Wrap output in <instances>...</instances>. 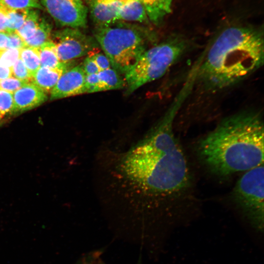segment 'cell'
<instances>
[{
	"label": "cell",
	"instance_id": "cell-1",
	"mask_svg": "<svg viewBox=\"0 0 264 264\" xmlns=\"http://www.w3.org/2000/svg\"><path fill=\"white\" fill-rule=\"evenodd\" d=\"M99 196L115 233L148 244L157 216L180 203L187 172L178 151L149 130L127 150H105L98 164Z\"/></svg>",
	"mask_w": 264,
	"mask_h": 264
},
{
	"label": "cell",
	"instance_id": "cell-2",
	"mask_svg": "<svg viewBox=\"0 0 264 264\" xmlns=\"http://www.w3.org/2000/svg\"><path fill=\"white\" fill-rule=\"evenodd\" d=\"M264 131L259 113L242 111L230 115L199 140L197 155L217 176L246 172L264 164Z\"/></svg>",
	"mask_w": 264,
	"mask_h": 264
},
{
	"label": "cell",
	"instance_id": "cell-3",
	"mask_svg": "<svg viewBox=\"0 0 264 264\" xmlns=\"http://www.w3.org/2000/svg\"><path fill=\"white\" fill-rule=\"evenodd\" d=\"M264 47V34L260 29L246 26L225 29L195 67V84L213 92L233 86L263 65Z\"/></svg>",
	"mask_w": 264,
	"mask_h": 264
},
{
	"label": "cell",
	"instance_id": "cell-4",
	"mask_svg": "<svg viewBox=\"0 0 264 264\" xmlns=\"http://www.w3.org/2000/svg\"><path fill=\"white\" fill-rule=\"evenodd\" d=\"M93 37L121 75L127 73L148 49L149 36L142 27L117 22L95 27Z\"/></svg>",
	"mask_w": 264,
	"mask_h": 264
},
{
	"label": "cell",
	"instance_id": "cell-5",
	"mask_svg": "<svg viewBox=\"0 0 264 264\" xmlns=\"http://www.w3.org/2000/svg\"><path fill=\"white\" fill-rule=\"evenodd\" d=\"M188 48L185 39L174 37L147 49L124 75L125 95H129L145 84L161 77Z\"/></svg>",
	"mask_w": 264,
	"mask_h": 264
},
{
	"label": "cell",
	"instance_id": "cell-6",
	"mask_svg": "<svg viewBox=\"0 0 264 264\" xmlns=\"http://www.w3.org/2000/svg\"><path fill=\"white\" fill-rule=\"evenodd\" d=\"M264 164L245 172L231 194L235 205L254 222L261 223L264 216Z\"/></svg>",
	"mask_w": 264,
	"mask_h": 264
},
{
	"label": "cell",
	"instance_id": "cell-7",
	"mask_svg": "<svg viewBox=\"0 0 264 264\" xmlns=\"http://www.w3.org/2000/svg\"><path fill=\"white\" fill-rule=\"evenodd\" d=\"M51 41L54 44L57 56L62 62L87 55L98 47L93 37L76 28L65 27L52 32Z\"/></svg>",
	"mask_w": 264,
	"mask_h": 264
},
{
	"label": "cell",
	"instance_id": "cell-8",
	"mask_svg": "<svg viewBox=\"0 0 264 264\" xmlns=\"http://www.w3.org/2000/svg\"><path fill=\"white\" fill-rule=\"evenodd\" d=\"M40 2L58 25L79 29L87 26L88 8L82 0H40Z\"/></svg>",
	"mask_w": 264,
	"mask_h": 264
},
{
	"label": "cell",
	"instance_id": "cell-9",
	"mask_svg": "<svg viewBox=\"0 0 264 264\" xmlns=\"http://www.w3.org/2000/svg\"><path fill=\"white\" fill-rule=\"evenodd\" d=\"M85 76L82 64L67 70L50 92V99H59L84 94Z\"/></svg>",
	"mask_w": 264,
	"mask_h": 264
},
{
	"label": "cell",
	"instance_id": "cell-10",
	"mask_svg": "<svg viewBox=\"0 0 264 264\" xmlns=\"http://www.w3.org/2000/svg\"><path fill=\"white\" fill-rule=\"evenodd\" d=\"M123 2L119 0H89L88 7L95 27L106 26L118 22Z\"/></svg>",
	"mask_w": 264,
	"mask_h": 264
},
{
	"label": "cell",
	"instance_id": "cell-11",
	"mask_svg": "<svg viewBox=\"0 0 264 264\" xmlns=\"http://www.w3.org/2000/svg\"><path fill=\"white\" fill-rule=\"evenodd\" d=\"M14 112L35 108L47 99V94L34 84L29 82L13 93Z\"/></svg>",
	"mask_w": 264,
	"mask_h": 264
},
{
	"label": "cell",
	"instance_id": "cell-12",
	"mask_svg": "<svg viewBox=\"0 0 264 264\" xmlns=\"http://www.w3.org/2000/svg\"><path fill=\"white\" fill-rule=\"evenodd\" d=\"M72 61L66 62L63 66L55 68L41 66L32 77L31 82L45 93H50L62 74L75 66Z\"/></svg>",
	"mask_w": 264,
	"mask_h": 264
},
{
	"label": "cell",
	"instance_id": "cell-13",
	"mask_svg": "<svg viewBox=\"0 0 264 264\" xmlns=\"http://www.w3.org/2000/svg\"><path fill=\"white\" fill-rule=\"evenodd\" d=\"M123 3L129 0H119ZM142 4L148 19L154 24L159 23L171 11L174 0H135Z\"/></svg>",
	"mask_w": 264,
	"mask_h": 264
},
{
	"label": "cell",
	"instance_id": "cell-14",
	"mask_svg": "<svg viewBox=\"0 0 264 264\" xmlns=\"http://www.w3.org/2000/svg\"><path fill=\"white\" fill-rule=\"evenodd\" d=\"M118 21L147 22L148 17L142 4L135 0L123 3L119 12Z\"/></svg>",
	"mask_w": 264,
	"mask_h": 264
},
{
	"label": "cell",
	"instance_id": "cell-15",
	"mask_svg": "<svg viewBox=\"0 0 264 264\" xmlns=\"http://www.w3.org/2000/svg\"><path fill=\"white\" fill-rule=\"evenodd\" d=\"M99 80V92L125 88L124 77L116 70L110 67L98 73Z\"/></svg>",
	"mask_w": 264,
	"mask_h": 264
},
{
	"label": "cell",
	"instance_id": "cell-16",
	"mask_svg": "<svg viewBox=\"0 0 264 264\" xmlns=\"http://www.w3.org/2000/svg\"><path fill=\"white\" fill-rule=\"evenodd\" d=\"M41 66L55 68L63 66L66 62H61L57 56L54 44L50 40L38 47Z\"/></svg>",
	"mask_w": 264,
	"mask_h": 264
},
{
	"label": "cell",
	"instance_id": "cell-17",
	"mask_svg": "<svg viewBox=\"0 0 264 264\" xmlns=\"http://www.w3.org/2000/svg\"><path fill=\"white\" fill-rule=\"evenodd\" d=\"M40 10L30 9L22 26L15 33L26 43L35 34L41 19Z\"/></svg>",
	"mask_w": 264,
	"mask_h": 264
},
{
	"label": "cell",
	"instance_id": "cell-18",
	"mask_svg": "<svg viewBox=\"0 0 264 264\" xmlns=\"http://www.w3.org/2000/svg\"><path fill=\"white\" fill-rule=\"evenodd\" d=\"M52 26L44 17H41L38 27L34 35L25 43L26 46L39 47L51 40Z\"/></svg>",
	"mask_w": 264,
	"mask_h": 264
},
{
	"label": "cell",
	"instance_id": "cell-19",
	"mask_svg": "<svg viewBox=\"0 0 264 264\" xmlns=\"http://www.w3.org/2000/svg\"><path fill=\"white\" fill-rule=\"evenodd\" d=\"M20 58L33 77L41 67L38 48L27 46L22 48L20 50Z\"/></svg>",
	"mask_w": 264,
	"mask_h": 264
},
{
	"label": "cell",
	"instance_id": "cell-20",
	"mask_svg": "<svg viewBox=\"0 0 264 264\" xmlns=\"http://www.w3.org/2000/svg\"><path fill=\"white\" fill-rule=\"evenodd\" d=\"M6 9L8 18L7 33L15 32L23 24L30 9Z\"/></svg>",
	"mask_w": 264,
	"mask_h": 264
},
{
	"label": "cell",
	"instance_id": "cell-21",
	"mask_svg": "<svg viewBox=\"0 0 264 264\" xmlns=\"http://www.w3.org/2000/svg\"><path fill=\"white\" fill-rule=\"evenodd\" d=\"M0 6L10 9H44L40 0H0Z\"/></svg>",
	"mask_w": 264,
	"mask_h": 264
},
{
	"label": "cell",
	"instance_id": "cell-22",
	"mask_svg": "<svg viewBox=\"0 0 264 264\" xmlns=\"http://www.w3.org/2000/svg\"><path fill=\"white\" fill-rule=\"evenodd\" d=\"M14 112L13 93L0 89V113L3 116Z\"/></svg>",
	"mask_w": 264,
	"mask_h": 264
},
{
	"label": "cell",
	"instance_id": "cell-23",
	"mask_svg": "<svg viewBox=\"0 0 264 264\" xmlns=\"http://www.w3.org/2000/svg\"><path fill=\"white\" fill-rule=\"evenodd\" d=\"M11 68L12 75L14 77L26 82H31L32 76L20 58L15 62Z\"/></svg>",
	"mask_w": 264,
	"mask_h": 264
},
{
	"label": "cell",
	"instance_id": "cell-24",
	"mask_svg": "<svg viewBox=\"0 0 264 264\" xmlns=\"http://www.w3.org/2000/svg\"><path fill=\"white\" fill-rule=\"evenodd\" d=\"M20 58V50L6 49L0 51V65L11 67Z\"/></svg>",
	"mask_w": 264,
	"mask_h": 264
},
{
	"label": "cell",
	"instance_id": "cell-25",
	"mask_svg": "<svg viewBox=\"0 0 264 264\" xmlns=\"http://www.w3.org/2000/svg\"><path fill=\"white\" fill-rule=\"evenodd\" d=\"M28 83L11 76L0 80V89L13 93Z\"/></svg>",
	"mask_w": 264,
	"mask_h": 264
},
{
	"label": "cell",
	"instance_id": "cell-26",
	"mask_svg": "<svg viewBox=\"0 0 264 264\" xmlns=\"http://www.w3.org/2000/svg\"><path fill=\"white\" fill-rule=\"evenodd\" d=\"M87 55L92 57L100 71L111 67L110 61L107 56L104 53L97 51V49L91 51Z\"/></svg>",
	"mask_w": 264,
	"mask_h": 264
},
{
	"label": "cell",
	"instance_id": "cell-27",
	"mask_svg": "<svg viewBox=\"0 0 264 264\" xmlns=\"http://www.w3.org/2000/svg\"><path fill=\"white\" fill-rule=\"evenodd\" d=\"M99 92V80L97 74L86 75L84 93Z\"/></svg>",
	"mask_w": 264,
	"mask_h": 264
},
{
	"label": "cell",
	"instance_id": "cell-28",
	"mask_svg": "<svg viewBox=\"0 0 264 264\" xmlns=\"http://www.w3.org/2000/svg\"><path fill=\"white\" fill-rule=\"evenodd\" d=\"M8 33V43L6 49L20 50L26 46L24 40L15 32Z\"/></svg>",
	"mask_w": 264,
	"mask_h": 264
},
{
	"label": "cell",
	"instance_id": "cell-29",
	"mask_svg": "<svg viewBox=\"0 0 264 264\" xmlns=\"http://www.w3.org/2000/svg\"><path fill=\"white\" fill-rule=\"evenodd\" d=\"M82 66L86 75L97 74L100 71L95 62L92 57L89 55L85 58Z\"/></svg>",
	"mask_w": 264,
	"mask_h": 264
},
{
	"label": "cell",
	"instance_id": "cell-30",
	"mask_svg": "<svg viewBox=\"0 0 264 264\" xmlns=\"http://www.w3.org/2000/svg\"><path fill=\"white\" fill-rule=\"evenodd\" d=\"M8 18L6 8L0 6V32H6Z\"/></svg>",
	"mask_w": 264,
	"mask_h": 264
},
{
	"label": "cell",
	"instance_id": "cell-31",
	"mask_svg": "<svg viewBox=\"0 0 264 264\" xmlns=\"http://www.w3.org/2000/svg\"><path fill=\"white\" fill-rule=\"evenodd\" d=\"M12 76L11 67L0 65V80Z\"/></svg>",
	"mask_w": 264,
	"mask_h": 264
},
{
	"label": "cell",
	"instance_id": "cell-32",
	"mask_svg": "<svg viewBox=\"0 0 264 264\" xmlns=\"http://www.w3.org/2000/svg\"><path fill=\"white\" fill-rule=\"evenodd\" d=\"M7 43L8 33L6 32H0V51L6 49Z\"/></svg>",
	"mask_w": 264,
	"mask_h": 264
},
{
	"label": "cell",
	"instance_id": "cell-33",
	"mask_svg": "<svg viewBox=\"0 0 264 264\" xmlns=\"http://www.w3.org/2000/svg\"><path fill=\"white\" fill-rule=\"evenodd\" d=\"M78 264H90V262H87L86 261H81L80 263H79Z\"/></svg>",
	"mask_w": 264,
	"mask_h": 264
},
{
	"label": "cell",
	"instance_id": "cell-34",
	"mask_svg": "<svg viewBox=\"0 0 264 264\" xmlns=\"http://www.w3.org/2000/svg\"><path fill=\"white\" fill-rule=\"evenodd\" d=\"M3 115H2L0 113V121L2 119V118H3Z\"/></svg>",
	"mask_w": 264,
	"mask_h": 264
}]
</instances>
